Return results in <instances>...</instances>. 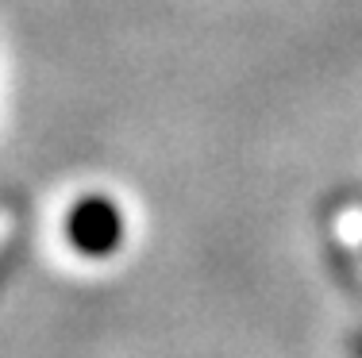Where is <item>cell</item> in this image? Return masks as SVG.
Returning <instances> with one entry per match:
<instances>
[{
    "instance_id": "cell-1",
    "label": "cell",
    "mask_w": 362,
    "mask_h": 358,
    "mask_svg": "<svg viewBox=\"0 0 362 358\" xmlns=\"http://www.w3.org/2000/svg\"><path fill=\"white\" fill-rule=\"evenodd\" d=\"M70 239L81 254H105L119 243V212L108 201H81L70 212Z\"/></svg>"
}]
</instances>
